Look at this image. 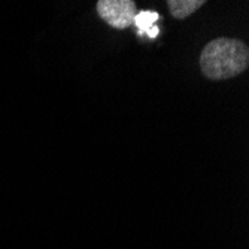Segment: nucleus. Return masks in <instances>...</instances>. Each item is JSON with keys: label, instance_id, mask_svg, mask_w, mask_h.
Segmentation results:
<instances>
[{"label": "nucleus", "instance_id": "obj_3", "mask_svg": "<svg viewBox=\"0 0 249 249\" xmlns=\"http://www.w3.org/2000/svg\"><path fill=\"white\" fill-rule=\"evenodd\" d=\"M158 18H160V15H158V12H155V11H141L136 14L133 22L136 24V27L139 29V35L146 33L151 39H154L158 36V33H160L158 27L154 26V22Z\"/></svg>", "mask_w": 249, "mask_h": 249}, {"label": "nucleus", "instance_id": "obj_2", "mask_svg": "<svg viewBox=\"0 0 249 249\" xmlns=\"http://www.w3.org/2000/svg\"><path fill=\"white\" fill-rule=\"evenodd\" d=\"M96 8L105 22L120 30L130 27L138 14L133 0H99Z\"/></svg>", "mask_w": 249, "mask_h": 249}, {"label": "nucleus", "instance_id": "obj_1", "mask_svg": "<svg viewBox=\"0 0 249 249\" xmlns=\"http://www.w3.org/2000/svg\"><path fill=\"white\" fill-rule=\"evenodd\" d=\"M249 66V48L239 39L218 37L200 54V69L211 81H224L243 73Z\"/></svg>", "mask_w": 249, "mask_h": 249}, {"label": "nucleus", "instance_id": "obj_4", "mask_svg": "<svg viewBox=\"0 0 249 249\" xmlns=\"http://www.w3.org/2000/svg\"><path fill=\"white\" fill-rule=\"evenodd\" d=\"M206 2L205 0H169L170 14L178 19H185L196 11H198Z\"/></svg>", "mask_w": 249, "mask_h": 249}]
</instances>
